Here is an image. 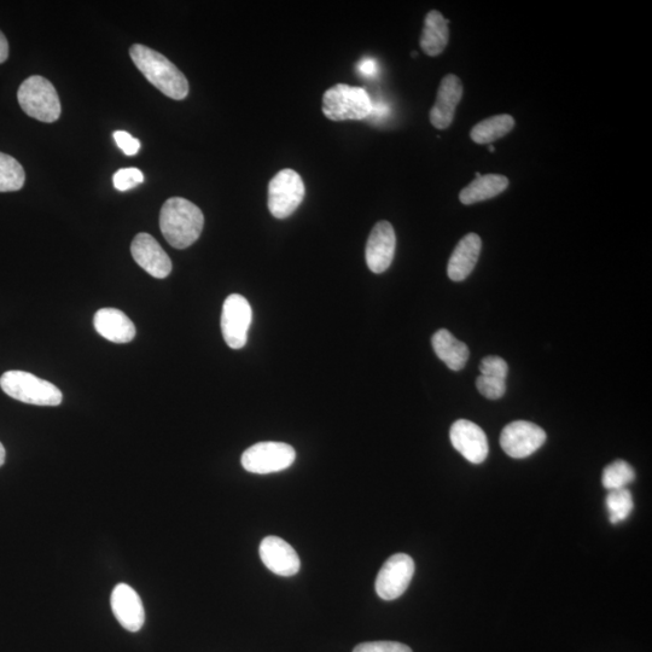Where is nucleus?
Here are the masks:
<instances>
[{
    "label": "nucleus",
    "mask_w": 652,
    "mask_h": 652,
    "mask_svg": "<svg viewBox=\"0 0 652 652\" xmlns=\"http://www.w3.org/2000/svg\"><path fill=\"white\" fill-rule=\"evenodd\" d=\"M205 217L199 207L183 197H172L161 208L160 229L176 249H186L199 240Z\"/></svg>",
    "instance_id": "1"
},
{
    "label": "nucleus",
    "mask_w": 652,
    "mask_h": 652,
    "mask_svg": "<svg viewBox=\"0 0 652 652\" xmlns=\"http://www.w3.org/2000/svg\"><path fill=\"white\" fill-rule=\"evenodd\" d=\"M132 61L151 85L174 101L189 95V81L167 57L142 44L130 50Z\"/></svg>",
    "instance_id": "2"
},
{
    "label": "nucleus",
    "mask_w": 652,
    "mask_h": 652,
    "mask_svg": "<svg viewBox=\"0 0 652 652\" xmlns=\"http://www.w3.org/2000/svg\"><path fill=\"white\" fill-rule=\"evenodd\" d=\"M0 388L10 398L37 406H58L63 394L54 383L26 371H7L0 377Z\"/></svg>",
    "instance_id": "3"
},
{
    "label": "nucleus",
    "mask_w": 652,
    "mask_h": 652,
    "mask_svg": "<svg viewBox=\"0 0 652 652\" xmlns=\"http://www.w3.org/2000/svg\"><path fill=\"white\" fill-rule=\"evenodd\" d=\"M20 107L31 118L52 124L60 119L62 108L55 86L48 79L33 75L17 91Z\"/></svg>",
    "instance_id": "4"
},
{
    "label": "nucleus",
    "mask_w": 652,
    "mask_h": 652,
    "mask_svg": "<svg viewBox=\"0 0 652 652\" xmlns=\"http://www.w3.org/2000/svg\"><path fill=\"white\" fill-rule=\"evenodd\" d=\"M372 101L363 87L337 84L323 96V113L331 121L368 119Z\"/></svg>",
    "instance_id": "5"
},
{
    "label": "nucleus",
    "mask_w": 652,
    "mask_h": 652,
    "mask_svg": "<svg viewBox=\"0 0 652 652\" xmlns=\"http://www.w3.org/2000/svg\"><path fill=\"white\" fill-rule=\"evenodd\" d=\"M305 184L300 174L290 168L278 172L269 184V209L277 219L289 218L305 199Z\"/></svg>",
    "instance_id": "6"
},
{
    "label": "nucleus",
    "mask_w": 652,
    "mask_h": 652,
    "mask_svg": "<svg viewBox=\"0 0 652 652\" xmlns=\"http://www.w3.org/2000/svg\"><path fill=\"white\" fill-rule=\"evenodd\" d=\"M295 459L293 446L284 442L267 441L259 442L244 451L242 465L248 473L266 475L290 468Z\"/></svg>",
    "instance_id": "7"
},
{
    "label": "nucleus",
    "mask_w": 652,
    "mask_h": 652,
    "mask_svg": "<svg viewBox=\"0 0 652 652\" xmlns=\"http://www.w3.org/2000/svg\"><path fill=\"white\" fill-rule=\"evenodd\" d=\"M252 319V306L244 296L232 294L225 300L221 313V331L227 346L241 349L247 345Z\"/></svg>",
    "instance_id": "8"
},
{
    "label": "nucleus",
    "mask_w": 652,
    "mask_h": 652,
    "mask_svg": "<svg viewBox=\"0 0 652 652\" xmlns=\"http://www.w3.org/2000/svg\"><path fill=\"white\" fill-rule=\"evenodd\" d=\"M415 575V562L406 553H397L383 564L376 579V592L383 601L403 596Z\"/></svg>",
    "instance_id": "9"
},
{
    "label": "nucleus",
    "mask_w": 652,
    "mask_h": 652,
    "mask_svg": "<svg viewBox=\"0 0 652 652\" xmlns=\"http://www.w3.org/2000/svg\"><path fill=\"white\" fill-rule=\"evenodd\" d=\"M546 433L537 424L516 421L508 424L500 435V446L511 458L523 459L532 456L545 444Z\"/></svg>",
    "instance_id": "10"
},
{
    "label": "nucleus",
    "mask_w": 652,
    "mask_h": 652,
    "mask_svg": "<svg viewBox=\"0 0 652 652\" xmlns=\"http://www.w3.org/2000/svg\"><path fill=\"white\" fill-rule=\"evenodd\" d=\"M395 248L397 237L394 227L388 221H380L372 229L366 244L365 256L369 269L376 275L386 272L393 263Z\"/></svg>",
    "instance_id": "11"
},
{
    "label": "nucleus",
    "mask_w": 652,
    "mask_h": 652,
    "mask_svg": "<svg viewBox=\"0 0 652 652\" xmlns=\"http://www.w3.org/2000/svg\"><path fill=\"white\" fill-rule=\"evenodd\" d=\"M452 446L470 463L481 464L488 456V440L485 432L477 424L459 419L451 427Z\"/></svg>",
    "instance_id": "12"
},
{
    "label": "nucleus",
    "mask_w": 652,
    "mask_h": 652,
    "mask_svg": "<svg viewBox=\"0 0 652 652\" xmlns=\"http://www.w3.org/2000/svg\"><path fill=\"white\" fill-rule=\"evenodd\" d=\"M136 263L151 277L163 279L171 275L172 261L160 243L149 234H138L131 244Z\"/></svg>",
    "instance_id": "13"
},
{
    "label": "nucleus",
    "mask_w": 652,
    "mask_h": 652,
    "mask_svg": "<svg viewBox=\"0 0 652 652\" xmlns=\"http://www.w3.org/2000/svg\"><path fill=\"white\" fill-rule=\"evenodd\" d=\"M259 551L261 561L272 573L289 578L300 572L298 552L287 541L278 537H267L261 541Z\"/></svg>",
    "instance_id": "14"
},
{
    "label": "nucleus",
    "mask_w": 652,
    "mask_h": 652,
    "mask_svg": "<svg viewBox=\"0 0 652 652\" xmlns=\"http://www.w3.org/2000/svg\"><path fill=\"white\" fill-rule=\"evenodd\" d=\"M112 610L119 624L130 632L142 630L145 622V611L141 597L126 584L115 586L110 598Z\"/></svg>",
    "instance_id": "15"
},
{
    "label": "nucleus",
    "mask_w": 652,
    "mask_h": 652,
    "mask_svg": "<svg viewBox=\"0 0 652 652\" xmlns=\"http://www.w3.org/2000/svg\"><path fill=\"white\" fill-rule=\"evenodd\" d=\"M462 97L463 85L461 79L453 74L446 75L441 81L434 107L430 110V122L435 128L446 130V128L450 127Z\"/></svg>",
    "instance_id": "16"
},
{
    "label": "nucleus",
    "mask_w": 652,
    "mask_h": 652,
    "mask_svg": "<svg viewBox=\"0 0 652 652\" xmlns=\"http://www.w3.org/2000/svg\"><path fill=\"white\" fill-rule=\"evenodd\" d=\"M93 325L98 334L114 343H128L136 336V326L118 308H102L95 314Z\"/></svg>",
    "instance_id": "17"
},
{
    "label": "nucleus",
    "mask_w": 652,
    "mask_h": 652,
    "mask_svg": "<svg viewBox=\"0 0 652 652\" xmlns=\"http://www.w3.org/2000/svg\"><path fill=\"white\" fill-rule=\"evenodd\" d=\"M482 242L479 235L469 234L462 238L448 261V277L454 282H462L474 271L481 253Z\"/></svg>",
    "instance_id": "18"
},
{
    "label": "nucleus",
    "mask_w": 652,
    "mask_h": 652,
    "mask_svg": "<svg viewBox=\"0 0 652 652\" xmlns=\"http://www.w3.org/2000/svg\"><path fill=\"white\" fill-rule=\"evenodd\" d=\"M435 354L452 371H461L467 365L469 348L464 342L454 337L450 331L441 329L436 331L432 339Z\"/></svg>",
    "instance_id": "19"
},
{
    "label": "nucleus",
    "mask_w": 652,
    "mask_h": 652,
    "mask_svg": "<svg viewBox=\"0 0 652 652\" xmlns=\"http://www.w3.org/2000/svg\"><path fill=\"white\" fill-rule=\"evenodd\" d=\"M448 23L439 11H430L424 21V28L421 37V48L428 56H439L444 52L450 38Z\"/></svg>",
    "instance_id": "20"
},
{
    "label": "nucleus",
    "mask_w": 652,
    "mask_h": 652,
    "mask_svg": "<svg viewBox=\"0 0 652 652\" xmlns=\"http://www.w3.org/2000/svg\"><path fill=\"white\" fill-rule=\"evenodd\" d=\"M509 186V179L499 174H487L476 178L473 183L464 188L459 195L463 205H474V203L493 199L506 190Z\"/></svg>",
    "instance_id": "21"
},
{
    "label": "nucleus",
    "mask_w": 652,
    "mask_h": 652,
    "mask_svg": "<svg viewBox=\"0 0 652 652\" xmlns=\"http://www.w3.org/2000/svg\"><path fill=\"white\" fill-rule=\"evenodd\" d=\"M515 127V119L503 114L482 120L471 130V139L477 144H491L503 138Z\"/></svg>",
    "instance_id": "22"
},
{
    "label": "nucleus",
    "mask_w": 652,
    "mask_h": 652,
    "mask_svg": "<svg viewBox=\"0 0 652 652\" xmlns=\"http://www.w3.org/2000/svg\"><path fill=\"white\" fill-rule=\"evenodd\" d=\"M26 173L13 156L0 153V192H14L23 188Z\"/></svg>",
    "instance_id": "23"
},
{
    "label": "nucleus",
    "mask_w": 652,
    "mask_h": 652,
    "mask_svg": "<svg viewBox=\"0 0 652 652\" xmlns=\"http://www.w3.org/2000/svg\"><path fill=\"white\" fill-rule=\"evenodd\" d=\"M607 509L609 511L610 522L613 525H619V523L626 521L634 509L630 489L621 488L609 491L607 496Z\"/></svg>",
    "instance_id": "24"
},
{
    "label": "nucleus",
    "mask_w": 652,
    "mask_h": 652,
    "mask_svg": "<svg viewBox=\"0 0 652 652\" xmlns=\"http://www.w3.org/2000/svg\"><path fill=\"white\" fill-rule=\"evenodd\" d=\"M636 480V471L625 461H615L603 471L602 483L608 491L626 488Z\"/></svg>",
    "instance_id": "25"
},
{
    "label": "nucleus",
    "mask_w": 652,
    "mask_h": 652,
    "mask_svg": "<svg viewBox=\"0 0 652 652\" xmlns=\"http://www.w3.org/2000/svg\"><path fill=\"white\" fill-rule=\"evenodd\" d=\"M144 182V174L138 168H121L113 176V184L116 190L127 191L135 189Z\"/></svg>",
    "instance_id": "26"
},
{
    "label": "nucleus",
    "mask_w": 652,
    "mask_h": 652,
    "mask_svg": "<svg viewBox=\"0 0 652 652\" xmlns=\"http://www.w3.org/2000/svg\"><path fill=\"white\" fill-rule=\"evenodd\" d=\"M476 387L481 395L489 400L503 398L506 390L505 380L482 375L477 378Z\"/></svg>",
    "instance_id": "27"
},
{
    "label": "nucleus",
    "mask_w": 652,
    "mask_h": 652,
    "mask_svg": "<svg viewBox=\"0 0 652 652\" xmlns=\"http://www.w3.org/2000/svg\"><path fill=\"white\" fill-rule=\"evenodd\" d=\"M480 371L482 376L505 380L506 376H508L509 366L506 364L503 358L496 357V355H491V357H486L482 360L480 364Z\"/></svg>",
    "instance_id": "28"
},
{
    "label": "nucleus",
    "mask_w": 652,
    "mask_h": 652,
    "mask_svg": "<svg viewBox=\"0 0 652 652\" xmlns=\"http://www.w3.org/2000/svg\"><path fill=\"white\" fill-rule=\"evenodd\" d=\"M353 652H412L409 646L398 642H370L355 646Z\"/></svg>",
    "instance_id": "29"
},
{
    "label": "nucleus",
    "mask_w": 652,
    "mask_h": 652,
    "mask_svg": "<svg viewBox=\"0 0 652 652\" xmlns=\"http://www.w3.org/2000/svg\"><path fill=\"white\" fill-rule=\"evenodd\" d=\"M114 139L118 147L127 156H135L138 154L139 149H141V142L126 131H116L114 133Z\"/></svg>",
    "instance_id": "30"
},
{
    "label": "nucleus",
    "mask_w": 652,
    "mask_h": 652,
    "mask_svg": "<svg viewBox=\"0 0 652 652\" xmlns=\"http://www.w3.org/2000/svg\"><path fill=\"white\" fill-rule=\"evenodd\" d=\"M360 74H363L364 77H375L377 73V63L372 58H364L358 66Z\"/></svg>",
    "instance_id": "31"
},
{
    "label": "nucleus",
    "mask_w": 652,
    "mask_h": 652,
    "mask_svg": "<svg viewBox=\"0 0 652 652\" xmlns=\"http://www.w3.org/2000/svg\"><path fill=\"white\" fill-rule=\"evenodd\" d=\"M389 112L387 104L382 102L374 103L372 102V110L370 116H375V118L383 119ZM369 116V118H370Z\"/></svg>",
    "instance_id": "32"
},
{
    "label": "nucleus",
    "mask_w": 652,
    "mask_h": 652,
    "mask_svg": "<svg viewBox=\"0 0 652 652\" xmlns=\"http://www.w3.org/2000/svg\"><path fill=\"white\" fill-rule=\"evenodd\" d=\"M9 57V43L5 38L4 33L0 31V64L8 60Z\"/></svg>",
    "instance_id": "33"
},
{
    "label": "nucleus",
    "mask_w": 652,
    "mask_h": 652,
    "mask_svg": "<svg viewBox=\"0 0 652 652\" xmlns=\"http://www.w3.org/2000/svg\"><path fill=\"white\" fill-rule=\"evenodd\" d=\"M5 457H7V453H5V448L2 445V442H0V468H2L5 463Z\"/></svg>",
    "instance_id": "34"
},
{
    "label": "nucleus",
    "mask_w": 652,
    "mask_h": 652,
    "mask_svg": "<svg viewBox=\"0 0 652 652\" xmlns=\"http://www.w3.org/2000/svg\"><path fill=\"white\" fill-rule=\"evenodd\" d=\"M489 151H491V153H493L494 147L489 148Z\"/></svg>",
    "instance_id": "35"
}]
</instances>
